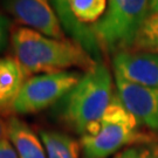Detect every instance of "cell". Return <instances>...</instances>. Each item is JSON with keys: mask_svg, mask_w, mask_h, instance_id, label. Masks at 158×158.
Masks as SVG:
<instances>
[{"mask_svg": "<svg viewBox=\"0 0 158 158\" xmlns=\"http://www.w3.org/2000/svg\"><path fill=\"white\" fill-rule=\"evenodd\" d=\"M10 42L13 57L29 76L66 72L69 68L87 72L98 62L77 42L53 39L28 27H12Z\"/></svg>", "mask_w": 158, "mask_h": 158, "instance_id": "6da1fadb", "label": "cell"}, {"mask_svg": "<svg viewBox=\"0 0 158 158\" xmlns=\"http://www.w3.org/2000/svg\"><path fill=\"white\" fill-rule=\"evenodd\" d=\"M113 96L110 70L98 61L60 101L61 119L81 137L95 135Z\"/></svg>", "mask_w": 158, "mask_h": 158, "instance_id": "7a4b0ae2", "label": "cell"}, {"mask_svg": "<svg viewBox=\"0 0 158 158\" xmlns=\"http://www.w3.org/2000/svg\"><path fill=\"white\" fill-rule=\"evenodd\" d=\"M139 125L135 116L119 100L118 95L114 94L97 132L81 137L82 156L83 158H108L132 144L152 139L150 135L147 136L142 132Z\"/></svg>", "mask_w": 158, "mask_h": 158, "instance_id": "3957f363", "label": "cell"}, {"mask_svg": "<svg viewBox=\"0 0 158 158\" xmlns=\"http://www.w3.org/2000/svg\"><path fill=\"white\" fill-rule=\"evenodd\" d=\"M150 17V0H108L107 12L91 26L100 48L108 53L129 51Z\"/></svg>", "mask_w": 158, "mask_h": 158, "instance_id": "277c9868", "label": "cell"}, {"mask_svg": "<svg viewBox=\"0 0 158 158\" xmlns=\"http://www.w3.org/2000/svg\"><path fill=\"white\" fill-rule=\"evenodd\" d=\"M81 77L80 73L69 70L31 76L23 83L14 102L13 113L32 115L52 107L61 101Z\"/></svg>", "mask_w": 158, "mask_h": 158, "instance_id": "5b68a950", "label": "cell"}, {"mask_svg": "<svg viewBox=\"0 0 158 158\" xmlns=\"http://www.w3.org/2000/svg\"><path fill=\"white\" fill-rule=\"evenodd\" d=\"M0 2L17 23L29 26L46 36L66 40L60 19L49 0H0Z\"/></svg>", "mask_w": 158, "mask_h": 158, "instance_id": "8992f818", "label": "cell"}, {"mask_svg": "<svg viewBox=\"0 0 158 158\" xmlns=\"http://www.w3.org/2000/svg\"><path fill=\"white\" fill-rule=\"evenodd\" d=\"M116 94L141 125L158 134V88L134 85L115 75Z\"/></svg>", "mask_w": 158, "mask_h": 158, "instance_id": "52a82bcc", "label": "cell"}, {"mask_svg": "<svg viewBox=\"0 0 158 158\" xmlns=\"http://www.w3.org/2000/svg\"><path fill=\"white\" fill-rule=\"evenodd\" d=\"M114 73L134 85L158 88V54L123 51L114 54Z\"/></svg>", "mask_w": 158, "mask_h": 158, "instance_id": "ba28073f", "label": "cell"}, {"mask_svg": "<svg viewBox=\"0 0 158 158\" xmlns=\"http://www.w3.org/2000/svg\"><path fill=\"white\" fill-rule=\"evenodd\" d=\"M31 77L13 56L0 57V115L8 116L23 83Z\"/></svg>", "mask_w": 158, "mask_h": 158, "instance_id": "9c48e42d", "label": "cell"}, {"mask_svg": "<svg viewBox=\"0 0 158 158\" xmlns=\"http://www.w3.org/2000/svg\"><path fill=\"white\" fill-rule=\"evenodd\" d=\"M7 139L14 147L19 158H47L40 136L23 119L14 116L8 117Z\"/></svg>", "mask_w": 158, "mask_h": 158, "instance_id": "30bf717a", "label": "cell"}, {"mask_svg": "<svg viewBox=\"0 0 158 158\" xmlns=\"http://www.w3.org/2000/svg\"><path fill=\"white\" fill-rule=\"evenodd\" d=\"M40 139L46 150L47 158H80L82 153L81 142L56 130L42 129Z\"/></svg>", "mask_w": 158, "mask_h": 158, "instance_id": "8fae6325", "label": "cell"}, {"mask_svg": "<svg viewBox=\"0 0 158 158\" xmlns=\"http://www.w3.org/2000/svg\"><path fill=\"white\" fill-rule=\"evenodd\" d=\"M74 19L80 23H96L107 12V0H68Z\"/></svg>", "mask_w": 158, "mask_h": 158, "instance_id": "7c38bea8", "label": "cell"}, {"mask_svg": "<svg viewBox=\"0 0 158 158\" xmlns=\"http://www.w3.org/2000/svg\"><path fill=\"white\" fill-rule=\"evenodd\" d=\"M129 51L150 52L158 54V14L147 19Z\"/></svg>", "mask_w": 158, "mask_h": 158, "instance_id": "4fadbf2b", "label": "cell"}, {"mask_svg": "<svg viewBox=\"0 0 158 158\" xmlns=\"http://www.w3.org/2000/svg\"><path fill=\"white\" fill-rule=\"evenodd\" d=\"M111 158H158V138L124 148Z\"/></svg>", "mask_w": 158, "mask_h": 158, "instance_id": "5bb4252c", "label": "cell"}, {"mask_svg": "<svg viewBox=\"0 0 158 158\" xmlns=\"http://www.w3.org/2000/svg\"><path fill=\"white\" fill-rule=\"evenodd\" d=\"M12 25L10 19L0 13V53L5 51L8 45V41L11 40Z\"/></svg>", "mask_w": 158, "mask_h": 158, "instance_id": "9a60e30c", "label": "cell"}, {"mask_svg": "<svg viewBox=\"0 0 158 158\" xmlns=\"http://www.w3.org/2000/svg\"><path fill=\"white\" fill-rule=\"evenodd\" d=\"M0 158H19L14 147L7 138L0 139Z\"/></svg>", "mask_w": 158, "mask_h": 158, "instance_id": "2e32d148", "label": "cell"}, {"mask_svg": "<svg viewBox=\"0 0 158 158\" xmlns=\"http://www.w3.org/2000/svg\"><path fill=\"white\" fill-rule=\"evenodd\" d=\"M7 137V121L5 117L0 115V139H4Z\"/></svg>", "mask_w": 158, "mask_h": 158, "instance_id": "e0dca14e", "label": "cell"}, {"mask_svg": "<svg viewBox=\"0 0 158 158\" xmlns=\"http://www.w3.org/2000/svg\"><path fill=\"white\" fill-rule=\"evenodd\" d=\"M158 14V0H150V15Z\"/></svg>", "mask_w": 158, "mask_h": 158, "instance_id": "ac0fdd59", "label": "cell"}]
</instances>
